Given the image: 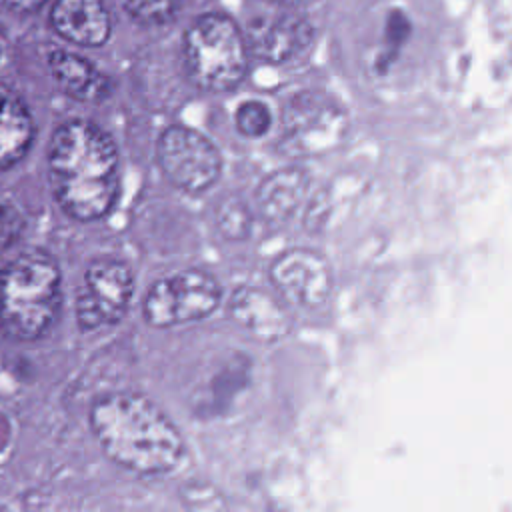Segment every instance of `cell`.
<instances>
[{
    "label": "cell",
    "mask_w": 512,
    "mask_h": 512,
    "mask_svg": "<svg viewBox=\"0 0 512 512\" xmlns=\"http://www.w3.org/2000/svg\"><path fill=\"white\" fill-rule=\"evenodd\" d=\"M56 202L74 220L92 222L110 212L118 194V152L112 138L88 120L56 128L48 150Z\"/></svg>",
    "instance_id": "cell-1"
},
{
    "label": "cell",
    "mask_w": 512,
    "mask_h": 512,
    "mask_svg": "<svg viewBox=\"0 0 512 512\" xmlns=\"http://www.w3.org/2000/svg\"><path fill=\"white\" fill-rule=\"evenodd\" d=\"M90 428L112 462L138 474L172 470L184 450L178 428L164 412L132 392L100 396L90 408Z\"/></svg>",
    "instance_id": "cell-2"
},
{
    "label": "cell",
    "mask_w": 512,
    "mask_h": 512,
    "mask_svg": "<svg viewBox=\"0 0 512 512\" xmlns=\"http://www.w3.org/2000/svg\"><path fill=\"white\" fill-rule=\"evenodd\" d=\"M62 276L52 256L24 250L0 268V330L12 340H38L54 324Z\"/></svg>",
    "instance_id": "cell-3"
},
{
    "label": "cell",
    "mask_w": 512,
    "mask_h": 512,
    "mask_svg": "<svg viewBox=\"0 0 512 512\" xmlns=\"http://www.w3.org/2000/svg\"><path fill=\"white\" fill-rule=\"evenodd\" d=\"M184 60L196 86L224 92L242 82L248 68V48L234 20L210 12L186 28Z\"/></svg>",
    "instance_id": "cell-4"
},
{
    "label": "cell",
    "mask_w": 512,
    "mask_h": 512,
    "mask_svg": "<svg viewBox=\"0 0 512 512\" xmlns=\"http://www.w3.org/2000/svg\"><path fill=\"white\" fill-rule=\"evenodd\" d=\"M220 284L204 270H182L154 282L144 298V320L154 328H168L200 320L220 304Z\"/></svg>",
    "instance_id": "cell-5"
},
{
    "label": "cell",
    "mask_w": 512,
    "mask_h": 512,
    "mask_svg": "<svg viewBox=\"0 0 512 512\" xmlns=\"http://www.w3.org/2000/svg\"><path fill=\"white\" fill-rule=\"evenodd\" d=\"M156 160L168 182L184 192L208 190L222 172V158L216 146L198 130L174 124L156 142Z\"/></svg>",
    "instance_id": "cell-6"
},
{
    "label": "cell",
    "mask_w": 512,
    "mask_h": 512,
    "mask_svg": "<svg viewBox=\"0 0 512 512\" xmlns=\"http://www.w3.org/2000/svg\"><path fill=\"white\" fill-rule=\"evenodd\" d=\"M346 130V116L328 96L296 94L282 112L280 148L290 156H310L334 148Z\"/></svg>",
    "instance_id": "cell-7"
},
{
    "label": "cell",
    "mask_w": 512,
    "mask_h": 512,
    "mask_svg": "<svg viewBox=\"0 0 512 512\" xmlns=\"http://www.w3.org/2000/svg\"><path fill=\"white\" fill-rule=\"evenodd\" d=\"M134 278L130 268L114 258L92 260L76 294V320L82 330L118 322L132 298Z\"/></svg>",
    "instance_id": "cell-8"
},
{
    "label": "cell",
    "mask_w": 512,
    "mask_h": 512,
    "mask_svg": "<svg viewBox=\"0 0 512 512\" xmlns=\"http://www.w3.org/2000/svg\"><path fill=\"white\" fill-rule=\"evenodd\" d=\"M274 288L298 306H320L332 290V272L322 254L306 248L282 252L270 264Z\"/></svg>",
    "instance_id": "cell-9"
},
{
    "label": "cell",
    "mask_w": 512,
    "mask_h": 512,
    "mask_svg": "<svg viewBox=\"0 0 512 512\" xmlns=\"http://www.w3.org/2000/svg\"><path fill=\"white\" fill-rule=\"evenodd\" d=\"M314 38V30L298 12L280 10L248 24L246 48L264 62L286 64L302 56Z\"/></svg>",
    "instance_id": "cell-10"
},
{
    "label": "cell",
    "mask_w": 512,
    "mask_h": 512,
    "mask_svg": "<svg viewBox=\"0 0 512 512\" xmlns=\"http://www.w3.org/2000/svg\"><path fill=\"white\" fill-rule=\"evenodd\" d=\"M50 22L78 46H102L110 36V14L102 0H56Z\"/></svg>",
    "instance_id": "cell-11"
},
{
    "label": "cell",
    "mask_w": 512,
    "mask_h": 512,
    "mask_svg": "<svg viewBox=\"0 0 512 512\" xmlns=\"http://www.w3.org/2000/svg\"><path fill=\"white\" fill-rule=\"evenodd\" d=\"M232 318L262 340L284 338L290 330L288 314L264 290L242 286L230 298Z\"/></svg>",
    "instance_id": "cell-12"
},
{
    "label": "cell",
    "mask_w": 512,
    "mask_h": 512,
    "mask_svg": "<svg viewBox=\"0 0 512 512\" xmlns=\"http://www.w3.org/2000/svg\"><path fill=\"white\" fill-rule=\"evenodd\" d=\"M308 182V172L300 166H286L268 174L254 194L258 214L268 222L290 218L302 204Z\"/></svg>",
    "instance_id": "cell-13"
},
{
    "label": "cell",
    "mask_w": 512,
    "mask_h": 512,
    "mask_svg": "<svg viewBox=\"0 0 512 512\" xmlns=\"http://www.w3.org/2000/svg\"><path fill=\"white\" fill-rule=\"evenodd\" d=\"M48 68L56 84L76 100L98 102L110 92L108 78L94 68L92 62L74 52L52 50L48 56Z\"/></svg>",
    "instance_id": "cell-14"
},
{
    "label": "cell",
    "mask_w": 512,
    "mask_h": 512,
    "mask_svg": "<svg viewBox=\"0 0 512 512\" xmlns=\"http://www.w3.org/2000/svg\"><path fill=\"white\" fill-rule=\"evenodd\" d=\"M34 140V122L22 98L0 86V170L18 164Z\"/></svg>",
    "instance_id": "cell-15"
},
{
    "label": "cell",
    "mask_w": 512,
    "mask_h": 512,
    "mask_svg": "<svg viewBox=\"0 0 512 512\" xmlns=\"http://www.w3.org/2000/svg\"><path fill=\"white\" fill-rule=\"evenodd\" d=\"M216 226L228 240H244L252 228V212L248 204L236 196L220 202L216 210Z\"/></svg>",
    "instance_id": "cell-16"
},
{
    "label": "cell",
    "mask_w": 512,
    "mask_h": 512,
    "mask_svg": "<svg viewBox=\"0 0 512 512\" xmlns=\"http://www.w3.org/2000/svg\"><path fill=\"white\" fill-rule=\"evenodd\" d=\"M122 4L142 24H166L178 14L182 0H122Z\"/></svg>",
    "instance_id": "cell-17"
},
{
    "label": "cell",
    "mask_w": 512,
    "mask_h": 512,
    "mask_svg": "<svg viewBox=\"0 0 512 512\" xmlns=\"http://www.w3.org/2000/svg\"><path fill=\"white\" fill-rule=\"evenodd\" d=\"M234 122H236V128L240 134H244L248 138H258L270 130L272 114L264 102L246 100L238 106V110L234 114Z\"/></svg>",
    "instance_id": "cell-18"
},
{
    "label": "cell",
    "mask_w": 512,
    "mask_h": 512,
    "mask_svg": "<svg viewBox=\"0 0 512 512\" xmlns=\"http://www.w3.org/2000/svg\"><path fill=\"white\" fill-rule=\"evenodd\" d=\"M24 230V220L14 206L0 202V250L8 248L18 240Z\"/></svg>",
    "instance_id": "cell-19"
},
{
    "label": "cell",
    "mask_w": 512,
    "mask_h": 512,
    "mask_svg": "<svg viewBox=\"0 0 512 512\" xmlns=\"http://www.w3.org/2000/svg\"><path fill=\"white\" fill-rule=\"evenodd\" d=\"M4 2L18 8V10H34V8L42 6L46 0H4Z\"/></svg>",
    "instance_id": "cell-20"
},
{
    "label": "cell",
    "mask_w": 512,
    "mask_h": 512,
    "mask_svg": "<svg viewBox=\"0 0 512 512\" xmlns=\"http://www.w3.org/2000/svg\"><path fill=\"white\" fill-rule=\"evenodd\" d=\"M264 2H272V4H278V6H300V4L314 2V0H264Z\"/></svg>",
    "instance_id": "cell-21"
}]
</instances>
